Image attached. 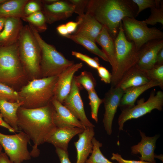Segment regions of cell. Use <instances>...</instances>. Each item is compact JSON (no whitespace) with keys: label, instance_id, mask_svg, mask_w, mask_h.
Wrapping results in <instances>:
<instances>
[{"label":"cell","instance_id":"obj_1","mask_svg":"<svg viewBox=\"0 0 163 163\" xmlns=\"http://www.w3.org/2000/svg\"><path fill=\"white\" fill-rule=\"evenodd\" d=\"M54 108L51 101L46 106L34 108L20 107L17 112L18 126L34 143L31 157L40 154L38 147L46 140L56 127L54 122Z\"/></svg>","mask_w":163,"mask_h":163},{"label":"cell","instance_id":"obj_2","mask_svg":"<svg viewBox=\"0 0 163 163\" xmlns=\"http://www.w3.org/2000/svg\"><path fill=\"white\" fill-rule=\"evenodd\" d=\"M137 6L130 0H88L85 13L105 27L114 40L122 20L136 17Z\"/></svg>","mask_w":163,"mask_h":163},{"label":"cell","instance_id":"obj_3","mask_svg":"<svg viewBox=\"0 0 163 163\" xmlns=\"http://www.w3.org/2000/svg\"><path fill=\"white\" fill-rule=\"evenodd\" d=\"M58 76L33 79L23 87L18 93L24 102L22 107L34 108L47 105L53 97L54 90Z\"/></svg>","mask_w":163,"mask_h":163},{"label":"cell","instance_id":"obj_4","mask_svg":"<svg viewBox=\"0 0 163 163\" xmlns=\"http://www.w3.org/2000/svg\"><path fill=\"white\" fill-rule=\"evenodd\" d=\"M114 41L116 66L115 71L112 74V87H115L126 73L136 66L138 54L133 43L126 37L122 22Z\"/></svg>","mask_w":163,"mask_h":163},{"label":"cell","instance_id":"obj_5","mask_svg":"<svg viewBox=\"0 0 163 163\" xmlns=\"http://www.w3.org/2000/svg\"><path fill=\"white\" fill-rule=\"evenodd\" d=\"M19 57L24 69L35 75L40 72V47L29 24L24 26L17 41Z\"/></svg>","mask_w":163,"mask_h":163},{"label":"cell","instance_id":"obj_6","mask_svg":"<svg viewBox=\"0 0 163 163\" xmlns=\"http://www.w3.org/2000/svg\"><path fill=\"white\" fill-rule=\"evenodd\" d=\"M29 24L40 47V69L43 78L58 76L74 64L73 61L66 59L53 46L46 42L36 29Z\"/></svg>","mask_w":163,"mask_h":163},{"label":"cell","instance_id":"obj_7","mask_svg":"<svg viewBox=\"0 0 163 163\" xmlns=\"http://www.w3.org/2000/svg\"><path fill=\"white\" fill-rule=\"evenodd\" d=\"M23 68L18 50V43L0 46V82L14 84L23 76Z\"/></svg>","mask_w":163,"mask_h":163},{"label":"cell","instance_id":"obj_8","mask_svg":"<svg viewBox=\"0 0 163 163\" xmlns=\"http://www.w3.org/2000/svg\"><path fill=\"white\" fill-rule=\"evenodd\" d=\"M122 24L127 38L133 43L138 51L148 42L163 38L162 32L156 28L149 27L143 21L126 17L122 20Z\"/></svg>","mask_w":163,"mask_h":163},{"label":"cell","instance_id":"obj_9","mask_svg":"<svg viewBox=\"0 0 163 163\" xmlns=\"http://www.w3.org/2000/svg\"><path fill=\"white\" fill-rule=\"evenodd\" d=\"M30 140L23 132L12 135L0 132V143L5 153L13 163H22L31 158L27 148Z\"/></svg>","mask_w":163,"mask_h":163},{"label":"cell","instance_id":"obj_10","mask_svg":"<svg viewBox=\"0 0 163 163\" xmlns=\"http://www.w3.org/2000/svg\"><path fill=\"white\" fill-rule=\"evenodd\" d=\"M163 106V92L158 91L152 92L148 99L144 101L140 100L136 105L122 110L118 119L119 131L123 130L125 122L129 120L137 119L150 113L154 109L162 110Z\"/></svg>","mask_w":163,"mask_h":163},{"label":"cell","instance_id":"obj_11","mask_svg":"<svg viewBox=\"0 0 163 163\" xmlns=\"http://www.w3.org/2000/svg\"><path fill=\"white\" fill-rule=\"evenodd\" d=\"M82 88L73 78L70 92L64 100L63 105L86 127H95L86 115L83 103L80 94Z\"/></svg>","mask_w":163,"mask_h":163},{"label":"cell","instance_id":"obj_12","mask_svg":"<svg viewBox=\"0 0 163 163\" xmlns=\"http://www.w3.org/2000/svg\"><path fill=\"white\" fill-rule=\"evenodd\" d=\"M124 92L119 88L111 87L103 99L105 109L103 123L108 135L112 134L113 121Z\"/></svg>","mask_w":163,"mask_h":163},{"label":"cell","instance_id":"obj_13","mask_svg":"<svg viewBox=\"0 0 163 163\" xmlns=\"http://www.w3.org/2000/svg\"><path fill=\"white\" fill-rule=\"evenodd\" d=\"M41 2V11L44 14L47 23L66 20L74 12V7L68 1L57 0L51 4Z\"/></svg>","mask_w":163,"mask_h":163},{"label":"cell","instance_id":"obj_14","mask_svg":"<svg viewBox=\"0 0 163 163\" xmlns=\"http://www.w3.org/2000/svg\"><path fill=\"white\" fill-rule=\"evenodd\" d=\"M163 48L162 39L154 40L148 42L138 51L136 66L144 72L151 68L155 65L158 53Z\"/></svg>","mask_w":163,"mask_h":163},{"label":"cell","instance_id":"obj_15","mask_svg":"<svg viewBox=\"0 0 163 163\" xmlns=\"http://www.w3.org/2000/svg\"><path fill=\"white\" fill-rule=\"evenodd\" d=\"M82 66L81 62L74 64L58 76L54 88L53 97L61 103L62 104L70 92L74 74Z\"/></svg>","mask_w":163,"mask_h":163},{"label":"cell","instance_id":"obj_16","mask_svg":"<svg viewBox=\"0 0 163 163\" xmlns=\"http://www.w3.org/2000/svg\"><path fill=\"white\" fill-rule=\"evenodd\" d=\"M51 102L54 108L53 117L56 127H78L83 129L86 128L66 107L53 97Z\"/></svg>","mask_w":163,"mask_h":163},{"label":"cell","instance_id":"obj_17","mask_svg":"<svg viewBox=\"0 0 163 163\" xmlns=\"http://www.w3.org/2000/svg\"><path fill=\"white\" fill-rule=\"evenodd\" d=\"M139 131L141 140L137 145L131 147V153L133 155L140 154V160L156 163L154 151L159 136L156 135L153 136H147L145 133Z\"/></svg>","mask_w":163,"mask_h":163},{"label":"cell","instance_id":"obj_18","mask_svg":"<svg viewBox=\"0 0 163 163\" xmlns=\"http://www.w3.org/2000/svg\"><path fill=\"white\" fill-rule=\"evenodd\" d=\"M95 134L94 127H86L78 134V140L74 143L77 152L76 163H85L92 151V140Z\"/></svg>","mask_w":163,"mask_h":163},{"label":"cell","instance_id":"obj_19","mask_svg":"<svg viewBox=\"0 0 163 163\" xmlns=\"http://www.w3.org/2000/svg\"><path fill=\"white\" fill-rule=\"evenodd\" d=\"M84 129L78 127H56L46 142L52 144L55 148L68 151L69 143L71 140L75 135L82 133Z\"/></svg>","mask_w":163,"mask_h":163},{"label":"cell","instance_id":"obj_20","mask_svg":"<svg viewBox=\"0 0 163 163\" xmlns=\"http://www.w3.org/2000/svg\"><path fill=\"white\" fill-rule=\"evenodd\" d=\"M77 20L79 23L73 34L84 37L96 42L103 26L93 17L86 13L79 16Z\"/></svg>","mask_w":163,"mask_h":163},{"label":"cell","instance_id":"obj_21","mask_svg":"<svg viewBox=\"0 0 163 163\" xmlns=\"http://www.w3.org/2000/svg\"><path fill=\"white\" fill-rule=\"evenodd\" d=\"M23 26L21 18H6L3 29L0 32V46H8L17 42Z\"/></svg>","mask_w":163,"mask_h":163},{"label":"cell","instance_id":"obj_22","mask_svg":"<svg viewBox=\"0 0 163 163\" xmlns=\"http://www.w3.org/2000/svg\"><path fill=\"white\" fill-rule=\"evenodd\" d=\"M150 81L145 72L135 66L126 73L115 87L124 91L130 88L145 85Z\"/></svg>","mask_w":163,"mask_h":163},{"label":"cell","instance_id":"obj_23","mask_svg":"<svg viewBox=\"0 0 163 163\" xmlns=\"http://www.w3.org/2000/svg\"><path fill=\"white\" fill-rule=\"evenodd\" d=\"M101 47L102 50L107 56L112 68L111 74L115 71L116 66L115 48L114 39L107 29L103 26L102 29L96 40Z\"/></svg>","mask_w":163,"mask_h":163},{"label":"cell","instance_id":"obj_24","mask_svg":"<svg viewBox=\"0 0 163 163\" xmlns=\"http://www.w3.org/2000/svg\"><path fill=\"white\" fill-rule=\"evenodd\" d=\"M156 82L150 81L145 85L128 88L124 91L119 107L122 109L128 108L134 106L137 98L148 89L156 86H159Z\"/></svg>","mask_w":163,"mask_h":163},{"label":"cell","instance_id":"obj_25","mask_svg":"<svg viewBox=\"0 0 163 163\" xmlns=\"http://www.w3.org/2000/svg\"><path fill=\"white\" fill-rule=\"evenodd\" d=\"M24 104L22 101L11 102L0 99V113L6 123L16 132L19 130L17 124L18 111Z\"/></svg>","mask_w":163,"mask_h":163},{"label":"cell","instance_id":"obj_26","mask_svg":"<svg viewBox=\"0 0 163 163\" xmlns=\"http://www.w3.org/2000/svg\"><path fill=\"white\" fill-rule=\"evenodd\" d=\"M28 1L5 0L0 5V17L15 18L22 19L25 17L24 8Z\"/></svg>","mask_w":163,"mask_h":163},{"label":"cell","instance_id":"obj_27","mask_svg":"<svg viewBox=\"0 0 163 163\" xmlns=\"http://www.w3.org/2000/svg\"><path fill=\"white\" fill-rule=\"evenodd\" d=\"M65 37L82 46L90 52L96 55L103 60L109 62L107 56L102 50L98 47L95 42L84 37L74 34H69Z\"/></svg>","mask_w":163,"mask_h":163},{"label":"cell","instance_id":"obj_28","mask_svg":"<svg viewBox=\"0 0 163 163\" xmlns=\"http://www.w3.org/2000/svg\"><path fill=\"white\" fill-rule=\"evenodd\" d=\"M22 19L28 22L39 33L44 32L47 29L46 18L41 11L25 16Z\"/></svg>","mask_w":163,"mask_h":163},{"label":"cell","instance_id":"obj_29","mask_svg":"<svg viewBox=\"0 0 163 163\" xmlns=\"http://www.w3.org/2000/svg\"><path fill=\"white\" fill-rule=\"evenodd\" d=\"M73 78L78 85L88 92L95 89L97 83L91 73L84 71L78 75H74Z\"/></svg>","mask_w":163,"mask_h":163},{"label":"cell","instance_id":"obj_30","mask_svg":"<svg viewBox=\"0 0 163 163\" xmlns=\"http://www.w3.org/2000/svg\"><path fill=\"white\" fill-rule=\"evenodd\" d=\"M92 142L93 145L92 151L85 163H117L110 161L104 156L100 149L102 146V144L94 137L92 139Z\"/></svg>","mask_w":163,"mask_h":163},{"label":"cell","instance_id":"obj_31","mask_svg":"<svg viewBox=\"0 0 163 163\" xmlns=\"http://www.w3.org/2000/svg\"><path fill=\"white\" fill-rule=\"evenodd\" d=\"M88 94L91 118L97 123L98 111L100 105L103 103V99L98 97L95 89L88 92Z\"/></svg>","mask_w":163,"mask_h":163},{"label":"cell","instance_id":"obj_32","mask_svg":"<svg viewBox=\"0 0 163 163\" xmlns=\"http://www.w3.org/2000/svg\"><path fill=\"white\" fill-rule=\"evenodd\" d=\"M0 99L11 102L21 101L18 92L6 84L0 82Z\"/></svg>","mask_w":163,"mask_h":163},{"label":"cell","instance_id":"obj_33","mask_svg":"<svg viewBox=\"0 0 163 163\" xmlns=\"http://www.w3.org/2000/svg\"><path fill=\"white\" fill-rule=\"evenodd\" d=\"M151 14L146 19L143 21L147 25H154L160 23L163 25V4L161 2L158 6L151 8Z\"/></svg>","mask_w":163,"mask_h":163},{"label":"cell","instance_id":"obj_34","mask_svg":"<svg viewBox=\"0 0 163 163\" xmlns=\"http://www.w3.org/2000/svg\"><path fill=\"white\" fill-rule=\"evenodd\" d=\"M145 72L150 81L157 82L159 84V86L163 89V65H155Z\"/></svg>","mask_w":163,"mask_h":163},{"label":"cell","instance_id":"obj_35","mask_svg":"<svg viewBox=\"0 0 163 163\" xmlns=\"http://www.w3.org/2000/svg\"><path fill=\"white\" fill-rule=\"evenodd\" d=\"M137 6L136 17L141 11L147 8H152L160 5L161 2L160 0H132Z\"/></svg>","mask_w":163,"mask_h":163},{"label":"cell","instance_id":"obj_36","mask_svg":"<svg viewBox=\"0 0 163 163\" xmlns=\"http://www.w3.org/2000/svg\"><path fill=\"white\" fill-rule=\"evenodd\" d=\"M72 54L93 68L97 69L100 66L98 59L97 57L92 58L86 55L75 51H72Z\"/></svg>","mask_w":163,"mask_h":163},{"label":"cell","instance_id":"obj_37","mask_svg":"<svg viewBox=\"0 0 163 163\" xmlns=\"http://www.w3.org/2000/svg\"><path fill=\"white\" fill-rule=\"evenodd\" d=\"M41 10L40 0H29L24 8V14L25 16H27L41 11Z\"/></svg>","mask_w":163,"mask_h":163},{"label":"cell","instance_id":"obj_38","mask_svg":"<svg viewBox=\"0 0 163 163\" xmlns=\"http://www.w3.org/2000/svg\"><path fill=\"white\" fill-rule=\"evenodd\" d=\"M68 1L74 6L75 13L80 16L84 14L88 0H69Z\"/></svg>","mask_w":163,"mask_h":163},{"label":"cell","instance_id":"obj_39","mask_svg":"<svg viewBox=\"0 0 163 163\" xmlns=\"http://www.w3.org/2000/svg\"><path fill=\"white\" fill-rule=\"evenodd\" d=\"M98 75L101 81L106 84H110L112 75L105 67L100 66L97 69Z\"/></svg>","mask_w":163,"mask_h":163},{"label":"cell","instance_id":"obj_40","mask_svg":"<svg viewBox=\"0 0 163 163\" xmlns=\"http://www.w3.org/2000/svg\"><path fill=\"white\" fill-rule=\"evenodd\" d=\"M111 158L112 160H116L118 163H154L141 160H126L123 158L118 153H113Z\"/></svg>","mask_w":163,"mask_h":163},{"label":"cell","instance_id":"obj_41","mask_svg":"<svg viewBox=\"0 0 163 163\" xmlns=\"http://www.w3.org/2000/svg\"><path fill=\"white\" fill-rule=\"evenodd\" d=\"M56 152L60 163H72L69 157L68 151L59 148H56Z\"/></svg>","mask_w":163,"mask_h":163},{"label":"cell","instance_id":"obj_42","mask_svg":"<svg viewBox=\"0 0 163 163\" xmlns=\"http://www.w3.org/2000/svg\"><path fill=\"white\" fill-rule=\"evenodd\" d=\"M79 23V21L77 20L76 22L69 21L65 24L69 34L75 32Z\"/></svg>","mask_w":163,"mask_h":163},{"label":"cell","instance_id":"obj_43","mask_svg":"<svg viewBox=\"0 0 163 163\" xmlns=\"http://www.w3.org/2000/svg\"><path fill=\"white\" fill-rule=\"evenodd\" d=\"M57 32L60 35L66 37L69 35L65 24H61L56 27Z\"/></svg>","mask_w":163,"mask_h":163},{"label":"cell","instance_id":"obj_44","mask_svg":"<svg viewBox=\"0 0 163 163\" xmlns=\"http://www.w3.org/2000/svg\"><path fill=\"white\" fill-rule=\"evenodd\" d=\"M163 65V48L158 53L155 59V65Z\"/></svg>","mask_w":163,"mask_h":163},{"label":"cell","instance_id":"obj_45","mask_svg":"<svg viewBox=\"0 0 163 163\" xmlns=\"http://www.w3.org/2000/svg\"><path fill=\"white\" fill-rule=\"evenodd\" d=\"M0 126H1L7 129L11 132L14 133L16 132L13 128L6 123V122L3 119V118L0 113Z\"/></svg>","mask_w":163,"mask_h":163},{"label":"cell","instance_id":"obj_46","mask_svg":"<svg viewBox=\"0 0 163 163\" xmlns=\"http://www.w3.org/2000/svg\"><path fill=\"white\" fill-rule=\"evenodd\" d=\"M0 163H13L5 153H0Z\"/></svg>","mask_w":163,"mask_h":163},{"label":"cell","instance_id":"obj_47","mask_svg":"<svg viewBox=\"0 0 163 163\" xmlns=\"http://www.w3.org/2000/svg\"><path fill=\"white\" fill-rule=\"evenodd\" d=\"M6 18L0 17V32L4 27Z\"/></svg>","mask_w":163,"mask_h":163},{"label":"cell","instance_id":"obj_48","mask_svg":"<svg viewBox=\"0 0 163 163\" xmlns=\"http://www.w3.org/2000/svg\"><path fill=\"white\" fill-rule=\"evenodd\" d=\"M155 158H157L163 161V156L162 155H155Z\"/></svg>","mask_w":163,"mask_h":163},{"label":"cell","instance_id":"obj_49","mask_svg":"<svg viewBox=\"0 0 163 163\" xmlns=\"http://www.w3.org/2000/svg\"><path fill=\"white\" fill-rule=\"evenodd\" d=\"M2 147L0 143V153H1L2 152Z\"/></svg>","mask_w":163,"mask_h":163},{"label":"cell","instance_id":"obj_50","mask_svg":"<svg viewBox=\"0 0 163 163\" xmlns=\"http://www.w3.org/2000/svg\"><path fill=\"white\" fill-rule=\"evenodd\" d=\"M5 0H0V5L4 2Z\"/></svg>","mask_w":163,"mask_h":163}]
</instances>
